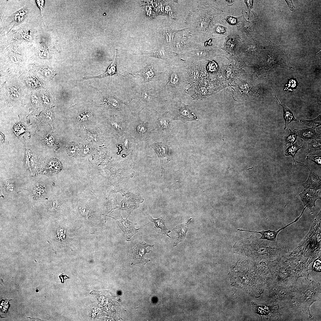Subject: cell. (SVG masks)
<instances>
[{
  "mask_svg": "<svg viewBox=\"0 0 321 321\" xmlns=\"http://www.w3.org/2000/svg\"><path fill=\"white\" fill-rule=\"evenodd\" d=\"M169 65L168 73L166 71L165 73L167 82L163 86L160 92L167 93L172 99H174L179 95V90L188 84L182 69L172 65Z\"/></svg>",
  "mask_w": 321,
  "mask_h": 321,
  "instance_id": "cell-8",
  "label": "cell"
},
{
  "mask_svg": "<svg viewBox=\"0 0 321 321\" xmlns=\"http://www.w3.org/2000/svg\"><path fill=\"white\" fill-rule=\"evenodd\" d=\"M136 139L127 132L117 139L119 150V154L123 158L129 155L133 152L136 144Z\"/></svg>",
  "mask_w": 321,
  "mask_h": 321,
  "instance_id": "cell-22",
  "label": "cell"
},
{
  "mask_svg": "<svg viewBox=\"0 0 321 321\" xmlns=\"http://www.w3.org/2000/svg\"><path fill=\"white\" fill-rule=\"evenodd\" d=\"M311 141H309L307 145L308 152L307 155L310 152H315L321 150V142L320 137L314 139H311Z\"/></svg>",
  "mask_w": 321,
  "mask_h": 321,
  "instance_id": "cell-38",
  "label": "cell"
},
{
  "mask_svg": "<svg viewBox=\"0 0 321 321\" xmlns=\"http://www.w3.org/2000/svg\"><path fill=\"white\" fill-rule=\"evenodd\" d=\"M48 167L49 170L54 173H57L62 168V164L60 161L57 158L51 159L48 163Z\"/></svg>",
  "mask_w": 321,
  "mask_h": 321,
  "instance_id": "cell-40",
  "label": "cell"
},
{
  "mask_svg": "<svg viewBox=\"0 0 321 321\" xmlns=\"http://www.w3.org/2000/svg\"><path fill=\"white\" fill-rule=\"evenodd\" d=\"M229 24L232 25H236L237 23V18L232 16H228L226 18H224Z\"/></svg>",
  "mask_w": 321,
  "mask_h": 321,
  "instance_id": "cell-50",
  "label": "cell"
},
{
  "mask_svg": "<svg viewBox=\"0 0 321 321\" xmlns=\"http://www.w3.org/2000/svg\"><path fill=\"white\" fill-rule=\"evenodd\" d=\"M135 55H145L150 57H155L167 61L169 65H172V60L175 54L169 46H162L157 49L150 51L138 50L134 52Z\"/></svg>",
  "mask_w": 321,
  "mask_h": 321,
  "instance_id": "cell-16",
  "label": "cell"
},
{
  "mask_svg": "<svg viewBox=\"0 0 321 321\" xmlns=\"http://www.w3.org/2000/svg\"><path fill=\"white\" fill-rule=\"evenodd\" d=\"M316 191L306 188L299 194L304 206L310 209L315 206V202L317 199H321L318 195L319 191Z\"/></svg>",
  "mask_w": 321,
  "mask_h": 321,
  "instance_id": "cell-27",
  "label": "cell"
},
{
  "mask_svg": "<svg viewBox=\"0 0 321 321\" xmlns=\"http://www.w3.org/2000/svg\"><path fill=\"white\" fill-rule=\"evenodd\" d=\"M117 53V48L115 49L114 59L112 63L111 64L108 68L106 71L104 73L102 74L99 75L94 76H85L83 77V78L85 79H88L95 78H102L110 76V80L111 81V76L114 75H117V73L116 70V56Z\"/></svg>",
  "mask_w": 321,
  "mask_h": 321,
  "instance_id": "cell-34",
  "label": "cell"
},
{
  "mask_svg": "<svg viewBox=\"0 0 321 321\" xmlns=\"http://www.w3.org/2000/svg\"><path fill=\"white\" fill-rule=\"evenodd\" d=\"M220 55L219 50L215 46L202 43H198L197 46L191 51L176 54L175 57H179L181 60L198 61L208 60Z\"/></svg>",
  "mask_w": 321,
  "mask_h": 321,
  "instance_id": "cell-11",
  "label": "cell"
},
{
  "mask_svg": "<svg viewBox=\"0 0 321 321\" xmlns=\"http://www.w3.org/2000/svg\"><path fill=\"white\" fill-rule=\"evenodd\" d=\"M321 182L318 175L311 171L307 180L303 183V186L306 188L317 191L321 188Z\"/></svg>",
  "mask_w": 321,
  "mask_h": 321,
  "instance_id": "cell-32",
  "label": "cell"
},
{
  "mask_svg": "<svg viewBox=\"0 0 321 321\" xmlns=\"http://www.w3.org/2000/svg\"><path fill=\"white\" fill-rule=\"evenodd\" d=\"M170 144L168 142V138L164 139L162 141H156L150 145V146L154 150L158 156L160 161L161 171V176L162 177L165 169L163 167V161L166 158L167 163L170 160L169 154Z\"/></svg>",
  "mask_w": 321,
  "mask_h": 321,
  "instance_id": "cell-23",
  "label": "cell"
},
{
  "mask_svg": "<svg viewBox=\"0 0 321 321\" xmlns=\"http://www.w3.org/2000/svg\"><path fill=\"white\" fill-rule=\"evenodd\" d=\"M218 69V65L214 61L210 62L207 66V70L210 73H213L216 71Z\"/></svg>",
  "mask_w": 321,
  "mask_h": 321,
  "instance_id": "cell-48",
  "label": "cell"
},
{
  "mask_svg": "<svg viewBox=\"0 0 321 321\" xmlns=\"http://www.w3.org/2000/svg\"><path fill=\"white\" fill-rule=\"evenodd\" d=\"M279 105L282 108L283 112V117L285 121L284 130H285L289 124L292 121H296L297 120L295 118L292 112L284 104H281L278 98L275 95Z\"/></svg>",
  "mask_w": 321,
  "mask_h": 321,
  "instance_id": "cell-37",
  "label": "cell"
},
{
  "mask_svg": "<svg viewBox=\"0 0 321 321\" xmlns=\"http://www.w3.org/2000/svg\"><path fill=\"white\" fill-rule=\"evenodd\" d=\"M177 104L179 106L176 111L173 120H180L183 122L187 121H198L199 120V117L189 109V106L182 102L180 95Z\"/></svg>",
  "mask_w": 321,
  "mask_h": 321,
  "instance_id": "cell-21",
  "label": "cell"
},
{
  "mask_svg": "<svg viewBox=\"0 0 321 321\" xmlns=\"http://www.w3.org/2000/svg\"><path fill=\"white\" fill-rule=\"evenodd\" d=\"M253 1H252V0H244V2L246 4V5L247 6V7H248V11H249V13L248 16H249V14H250V11H251V9L253 7V6H252V2H253Z\"/></svg>",
  "mask_w": 321,
  "mask_h": 321,
  "instance_id": "cell-51",
  "label": "cell"
},
{
  "mask_svg": "<svg viewBox=\"0 0 321 321\" xmlns=\"http://www.w3.org/2000/svg\"><path fill=\"white\" fill-rule=\"evenodd\" d=\"M145 214L150 221L155 224L154 228H155L160 229L161 234L166 235L170 237L167 234V233H168V229L165 225V220L162 217L155 219L152 218L147 212L145 213Z\"/></svg>",
  "mask_w": 321,
  "mask_h": 321,
  "instance_id": "cell-36",
  "label": "cell"
},
{
  "mask_svg": "<svg viewBox=\"0 0 321 321\" xmlns=\"http://www.w3.org/2000/svg\"><path fill=\"white\" fill-rule=\"evenodd\" d=\"M122 199L119 204V209L126 211L129 215L132 214L134 210L139 207V204L144 201L141 196H139L131 192L124 193L121 192Z\"/></svg>",
  "mask_w": 321,
  "mask_h": 321,
  "instance_id": "cell-17",
  "label": "cell"
},
{
  "mask_svg": "<svg viewBox=\"0 0 321 321\" xmlns=\"http://www.w3.org/2000/svg\"><path fill=\"white\" fill-rule=\"evenodd\" d=\"M302 144L299 146L298 144V142L296 141L293 144L290 145L285 150L284 155L288 156L290 155L292 157L293 159V163L294 164L295 158V155L298 151L302 147H301Z\"/></svg>",
  "mask_w": 321,
  "mask_h": 321,
  "instance_id": "cell-39",
  "label": "cell"
},
{
  "mask_svg": "<svg viewBox=\"0 0 321 321\" xmlns=\"http://www.w3.org/2000/svg\"><path fill=\"white\" fill-rule=\"evenodd\" d=\"M270 273L266 263L245 258L239 259L229 273L232 286L258 298L264 292Z\"/></svg>",
  "mask_w": 321,
  "mask_h": 321,
  "instance_id": "cell-1",
  "label": "cell"
},
{
  "mask_svg": "<svg viewBox=\"0 0 321 321\" xmlns=\"http://www.w3.org/2000/svg\"><path fill=\"white\" fill-rule=\"evenodd\" d=\"M150 90L143 85L134 86L132 89V97L129 103L135 99L140 102L144 108L148 110L156 112V108L165 103L167 100L160 96L151 95L150 93Z\"/></svg>",
  "mask_w": 321,
  "mask_h": 321,
  "instance_id": "cell-10",
  "label": "cell"
},
{
  "mask_svg": "<svg viewBox=\"0 0 321 321\" xmlns=\"http://www.w3.org/2000/svg\"><path fill=\"white\" fill-rule=\"evenodd\" d=\"M192 219L191 218L186 222L182 224L178 225L171 231L174 230L176 233L178 234V236L177 237L176 241L174 242L173 246H176L178 243L182 242L185 238L186 233L188 230L186 226L189 221Z\"/></svg>",
  "mask_w": 321,
  "mask_h": 321,
  "instance_id": "cell-35",
  "label": "cell"
},
{
  "mask_svg": "<svg viewBox=\"0 0 321 321\" xmlns=\"http://www.w3.org/2000/svg\"><path fill=\"white\" fill-rule=\"evenodd\" d=\"M105 133L117 139L127 132V119L116 115L111 116L105 120Z\"/></svg>",
  "mask_w": 321,
  "mask_h": 321,
  "instance_id": "cell-14",
  "label": "cell"
},
{
  "mask_svg": "<svg viewBox=\"0 0 321 321\" xmlns=\"http://www.w3.org/2000/svg\"><path fill=\"white\" fill-rule=\"evenodd\" d=\"M285 261L299 278L309 276L308 262L301 257H294L287 258Z\"/></svg>",
  "mask_w": 321,
  "mask_h": 321,
  "instance_id": "cell-19",
  "label": "cell"
},
{
  "mask_svg": "<svg viewBox=\"0 0 321 321\" xmlns=\"http://www.w3.org/2000/svg\"><path fill=\"white\" fill-rule=\"evenodd\" d=\"M153 246L142 241L135 245L132 250L133 256L131 265H134L141 264L145 265L150 261V259H145L144 256L146 253L150 252V247Z\"/></svg>",
  "mask_w": 321,
  "mask_h": 321,
  "instance_id": "cell-20",
  "label": "cell"
},
{
  "mask_svg": "<svg viewBox=\"0 0 321 321\" xmlns=\"http://www.w3.org/2000/svg\"><path fill=\"white\" fill-rule=\"evenodd\" d=\"M267 265L273 281L291 288L296 285L299 277L281 258L268 261Z\"/></svg>",
  "mask_w": 321,
  "mask_h": 321,
  "instance_id": "cell-7",
  "label": "cell"
},
{
  "mask_svg": "<svg viewBox=\"0 0 321 321\" xmlns=\"http://www.w3.org/2000/svg\"><path fill=\"white\" fill-rule=\"evenodd\" d=\"M321 256L315 259L312 265V270L314 271L321 272Z\"/></svg>",
  "mask_w": 321,
  "mask_h": 321,
  "instance_id": "cell-45",
  "label": "cell"
},
{
  "mask_svg": "<svg viewBox=\"0 0 321 321\" xmlns=\"http://www.w3.org/2000/svg\"><path fill=\"white\" fill-rule=\"evenodd\" d=\"M321 156L318 155L316 156H309L306 157V160H310L318 165H321V160L320 159Z\"/></svg>",
  "mask_w": 321,
  "mask_h": 321,
  "instance_id": "cell-49",
  "label": "cell"
},
{
  "mask_svg": "<svg viewBox=\"0 0 321 321\" xmlns=\"http://www.w3.org/2000/svg\"><path fill=\"white\" fill-rule=\"evenodd\" d=\"M266 289L268 290L269 298L273 303L292 301L294 292L292 288L279 284L273 281L270 277L268 280Z\"/></svg>",
  "mask_w": 321,
  "mask_h": 321,
  "instance_id": "cell-12",
  "label": "cell"
},
{
  "mask_svg": "<svg viewBox=\"0 0 321 321\" xmlns=\"http://www.w3.org/2000/svg\"><path fill=\"white\" fill-rule=\"evenodd\" d=\"M233 252L252 259L256 261L265 259L272 261L282 258L289 253L288 246L283 242L259 239L255 235L236 242Z\"/></svg>",
  "mask_w": 321,
  "mask_h": 321,
  "instance_id": "cell-3",
  "label": "cell"
},
{
  "mask_svg": "<svg viewBox=\"0 0 321 321\" xmlns=\"http://www.w3.org/2000/svg\"><path fill=\"white\" fill-rule=\"evenodd\" d=\"M114 191H111L108 197L105 199L103 204V215L105 217L109 213L112 212L118 206H117V193Z\"/></svg>",
  "mask_w": 321,
  "mask_h": 321,
  "instance_id": "cell-29",
  "label": "cell"
},
{
  "mask_svg": "<svg viewBox=\"0 0 321 321\" xmlns=\"http://www.w3.org/2000/svg\"><path fill=\"white\" fill-rule=\"evenodd\" d=\"M225 1L226 3L229 6H232L234 1L233 0H226Z\"/></svg>",
  "mask_w": 321,
  "mask_h": 321,
  "instance_id": "cell-52",
  "label": "cell"
},
{
  "mask_svg": "<svg viewBox=\"0 0 321 321\" xmlns=\"http://www.w3.org/2000/svg\"><path fill=\"white\" fill-rule=\"evenodd\" d=\"M227 30V28L219 25H215L213 27L212 32L215 33L219 34L224 33Z\"/></svg>",
  "mask_w": 321,
  "mask_h": 321,
  "instance_id": "cell-46",
  "label": "cell"
},
{
  "mask_svg": "<svg viewBox=\"0 0 321 321\" xmlns=\"http://www.w3.org/2000/svg\"><path fill=\"white\" fill-rule=\"evenodd\" d=\"M298 220V218H297L292 223V222L291 223L289 224L287 226L279 229L278 230L276 231L271 230L266 231L262 230L259 231H253L239 229H237V230L242 231H246L259 233L261 235V236L259 238V239L265 240L272 241H274L276 240L277 235L281 230L284 229L287 226L290 225L293 223L295 222Z\"/></svg>",
  "mask_w": 321,
  "mask_h": 321,
  "instance_id": "cell-30",
  "label": "cell"
},
{
  "mask_svg": "<svg viewBox=\"0 0 321 321\" xmlns=\"http://www.w3.org/2000/svg\"><path fill=\"white\" fill-rule=\"evenodd\" d=\"M220 19V10L213 1H201L189 13L184 24L185 28H188V34L198 43L200 39L211 33Z\"/></svg>",
  "mask_w": 321,
  "mask_h": 321,
  "instance_id": "cell-2",
  "label": "cell"
},
{
  "mask_svg": "<svg viewBox=\"0 0 321 321\" xmlns=\"http://www.w3.org/2000/svg\"><path fill=\"white\" fill-rule=\"evenodd\" d=\"M143 108L137 112H132L130 118L127 119L128 127L126 132L136 140L147 142L150 135L152 133L148 122H144L139 117Z\"/></svg>",
  "mask_w": 321,
  "mask_h": 321,
  "instance_id": "cell-9",
  "label": "cell"
},
{
  "mask_svg": "<svg viewBox=\"0 0 321 321\" xmlns=\"http://www.w3.org/2000/svg\"><path fill=\"white\" fill-rule=\"evenodd\" d=\"M304 278L305 281L294 287V296L292 302L294 306L301 309L309 317H312L310 308L314 302L320 301L321 287L320 284L310 278Z\"/></svg>",
  "mask_w": 321,
  "mask_h": 321,
  "instance_id": "cell-6",
  "label": "cell"
},
{
  "mask_svg": "<svg viewBox=\"0 0 321 321\" xmlns=\"http://www.w3.org/2000/svg\"><path fill=\"white\" fill-rule=\"evenodd\" d=\"M253 311L260 316L261 318H264L268 320L271 318L277 317L279 314L280 308L278 303L267 305H260L254 302L251 303Z\"/></svg>",
  "mask_w": 321,
  "mask_h": 321,
  "instance_id": "cell-18",
  "label": "cell"
},
{
  "mask_svg": "<svg viewBox=\"0 0 321 321\" xmlns=\"http://www.w3.org/2000/svg\"><path fill=\"white\" fill-rule=\"evenodd\" d=\"M184 92L191 96L193 100H202L209 95L208 91L205 86L196 84L191 85V86L185 89Z\"/></svg>",
  "mask_w": 321,
  "mask_h": 321,
  "instance_id": "cell-28",
  "label": "cell"
},
{
  "mask_svg": "<svg viewBox=\"0 0 321 321\" xmlns=\"http://www.w3.org/2000/svg\"><path fill=\"white\" fill-rule=\"evenodd\" d=\"M166 71L159 72L157 71L154 67L153 63L151 62L143 68L137 70L135 74L142 77L145 82H148L153 81V78L155 76L165 74Z\"/></svg>",
  "mask_w": 321,
  "mask_h": 321,
  "instance_id": "cell-26",
  "label": "cell"
},
{
  "mask_svg": "<svg viewBox=\"0 0 321 321\" xmlns=\"http://www.w3.org/2000/svg\"><path fill=\"white\" fill-rule=\"evenodd\" d=\"M130 215H129L125 219L123 218L121 216L119 220H117L110 216H107L116 221L119 227L125 235L126 240L128 241L131 240L132 237L138 232V230L140 229H137L135 228V226L137 224L136 223L130 221L128 219Z\"/></svg>",
  "mask_w": 321,
  "mask_h": 321,
  "instance_id": "cell-25",
  "label": "cell"
},
{
  "mask_svg": "<svg viewBox=\"0 0 321 321\" xmlns=\"http://www.w3.org/2000/svg\"><path fill=\"white\" fill-rule=\"evenodd\" d=\"M296 130L298 136L306 141L317 138L321 135L316 132L315 127L303 129H296Z\"/></svg>",
  "mask_w": 321,
  "mask_h": 321,
  "instance_id": "cell-33",
  "label": "cell"
},
{
  "mask_svg": "<svg viewBox=\"0 0 321 321\" xmlns=\"http://www.w3.org/2000/svg\"><path fill=\"white\" fill-rule=\"evenodd\" d=\"M298 81L296 78H292L288 80V83L286 84L284 90H290L296 89L298 86Z\"/></svg>",
  "mask_w": 321,
  "mask_h": 321,
  "instance_id": "cell-44",
  "label": "cell"
},
{
  "mask_svg": "<svg viewBox=\"0 0 321 321\" xmlns=\"http://www.w3.org/2000/svg\"><path fill=\"white\" fill-rule=\"evenodd\" d=\"M182 60L183 63L181 67H180L182 70L188 84H197L207 60Z\"/></svg>",
  "mask_w": 321,
  "mask_h": 321,
  "instance_id": "cell-13",
  "label": "cell"
},
{
  "mask_svg": "<svg viewBox=\"0 0 321 321\" xmlns=\"http://www.w3.org/2000/svg\"><path fill=\"white\" fill-rule=\"evenodd\" d=\"M155 122L156 126L152 130V133H156L163 136L164 139L167 138V135L171 130L172 126L171 120L168 115V112L160 114Z\"/></svg>",
  "mask_w": 321,
  "mask_h": 321,
  "instance_id": "cell-24",
  "label": "cell"
},
{
  "mask_svg": "<svg viewBox=\"0 0 321 321\" xmlns=\"http://www.w3.org/2000/svg\"><path fill=\"white\" fill-rule=\"evenodd\" d=\"M321 221L317 217L301 241L289 253L292 257H301L309 264L321 256Z\"/></svg>",
  "mask_w": 321,
  "mask_h": 321,
  "instance_id": "cell-5",
  "label": "cell"
},
{
  "mask_svg": "<svg viewBox=\"0 0 321 321\" xmlns=\"http://www.w3.org/2000/svg\"><path fill=\"white\" fill-rule=\"evenodd\" d=\"M134 165L133 152L125 160L108 165L102 170L104 187L117 192L123 191L128 180L135 175Z\"/></svg>",
  "mask_w": 321,
  "mask_h": 321,
  "instance_id": "cell-4",
  "label": "cell"
},
{
  "mask_svg": "<svg viewBox=\"0 0 321 321\" xmlns=\"http://www.w3.org/2000/svg\"><path fill=\"white\" fill-rule=\"evenodd\" d=\"M14 128V132L16 135L18 136L24 132L25 130V127L21 124L16 125Z\"/></svg>",
  "mask_w": 321,
  "mask_h": 321,
  "instance_id": "cell-47",
  "label": "cell"
},
{
  "mask_svg": "<svg viewBox=\"0 0 321 321\" xmlns=\"http://www.w3.org/2000/svg\"><path fill=\"white\" fill-rule=\"evenodd\" d=\"M300 123L305 125L311 127H318L321 125V114L315 119L312 120H300Z\"/></svg>",
  "mask_w": 321,
  "mask_h": 321,
  "instance_id": "cell-42",
  "label": "cell"
},
{
  "mask_svg": "<svg viewBox=\"0 0 321 321\" xmlns=\"http://www.w3.org/2000/svg\"><path fill=\"white\" fill-rule=\"evenodd\" d=\"M237 43L236 38L229 36L226 38L224 47L222 48L224 50L231 51L234 49Z\"/></svg>",
  "mask_w": 321,
  "mask_h": 321,
  "instance_id": "cell-41",
  "label": "cell"
},
{
  "mask_svg": "<svg viewBox=\"0 0 321 321\" xmlns=\"http://www.w3.org/2000/svg\"><path fill=\"white\" fill-rule=\"evenodd\" d=\"M198 43H196L191 37L183 35L180 37H174L169 47L175 54L188 51L195 48Z\"/></svg>",
  "mask_w": 321,
  "mask_h": 321,
  "instance_id": "cell-15",
  "label": "cell"
},
{
  "mask_svg": "<svg viewBox=\"0 0 321 321\" xmlns=\"http://www.w3.org/2000/svg\"><path fill=\"white\" fill-rule=\"evenodd\" d=\"M289 130L290 131L289 134L284 137L285 145L286 147H287L288 144H293L296 142L298 137L296 129H295L292 131L290 128Z\"/></svg>",
  "mask_w": 321,
  "mask_h": 321,
  "instance_id": "cell-43",
  "label": "cell"
},
{
  "mask_svg": "<svg viewBox=\"0 0 321 321\" xmlns=\"http://www.w3.org/2000/svg\"><path fill=\"white\" fill-rule=\"evenodd\" d=\"M106 98L105 104L107 107L110 109L114 111H119L121 110V105L124 104L130 108L128 103L116 97L111 95H107Z\"/></svg>",
  "mask_w": 321,
  "mask_h": 321,
  "instance_id": "cell-31",
  "label": "cell"
}]
</instances>
